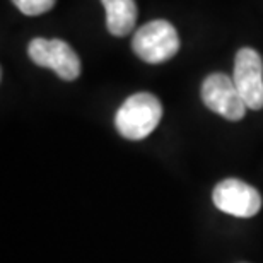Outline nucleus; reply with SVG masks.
<instances>
[{
  "label": "nucleus",
  "instance_id": "nucleus-1",
  "mask_svg": "<svg viewBox=\"0 0 263 263\" xmlns=\"http://www.w3.org/2000/svg\"><path fill=\"white\" fill-rule=\"evenodd\" d=\"M162 106L154 94L137 92L125 99L115 115V127L128 140H142L149 137L159 125Z\"/></svg>",
  "mask_w": 263,
  "mask_h": 263
},
{
  "label": "nucleus",
  "instance_id": "nucleus-2",
  "mask_svg": "<svg viewBox=\"0 0 263 263\" xmlns=\"http://www.w3.org/2000/svg\"><path fill=\"white\" fill-rule=\"evenodd\" d=\"M132 48L147 64H162L178 53L180 38L171 23L157 19L137 29Z\"/></svg>",
  "mask_w": 263,
  "mask_h": 263
},
{
  "label": "nucleus",
  "instance_id": "nucleus-3",
  "mask_svg": "<svg viewBox=\"0 0 263 263\" xmlns=\"http://www.w3.org/2000/svg\"><path fill=\"white\" fill-rule=\"evenodd\" d=\"M202 101L210 111L220 115L229 122H239L248 109L233 79L219 72L210 73L203 81Z\"/></svg>",
  "mask_w": 263,
  "mask_h": 263
},
{
  "label": "nucleus",
  "instance_id": "nucleus-4",
  "mask_svg": "<svg viewBox=\"0 0 263 263\" xmlns=\"http://www.w3.org/2000/svg\"><path fill=\"white\" fill-rule=\"evenodd\" d=\"M28 53L36 65L51 68L64 81H76L81 73V60L77 53L62 40L34 38L28 46Z\"/></svg>",
  "mask_w": 263,
  "mask_h": 263
},
{
  "label": "nucleus",
  "instance_id": "nucleus-5",
  "mask_svg": "<svg viewBox=\"0 0 263 263\" xmlns=\"http://www.w3.org/2000/svg\"><path fill=\"white\" fill-rule=\"evenodd\" d=\"M233 81L248 109L263 108V60L258 51L241 48L236 53Z\"/></svg>",
  "mask_w": 263,
  "mask_h": 263
},
{
  "label": "nucleus",
  "instance_id": "nucleus-6",
  "mask_svg": "<svg viewBox=\"0 0 263 263\" xmlns=\"http://www.w3.org/2000/svg\"><path fill=\"white\" fill-rule=\"evenodd\" d=\"M212 200L219 210L241 219L253 217L261 209V197L258 190L236 178L220 181L214 188Z\"/></svg>",
  "mask_w": 263,
  "mask_h": 263
},
{
  "label": "nucleus",
  "instance_id": "nucleus-7",
  "mask_svg": "<svg viewBox=\"0 0 263 263\" xmlns=\"http://www.w3.org/2000/svg\"><path fill=\"white\" fill-rule=\"evenodd\" d=\"M106 9V28L113 36H127L137 21L134 0H101Z\"/></svg>",
  "mask_w": 263,
  "mask_h": 263
},
{
  "label": "nucleus",
  "instance_id": "nucleus-8",
  "mask_svg": "<svg viewBox=\"0 0 263 263\" xmlns=\"http://www.w3.org/2000/svg\"><path fill=\"white\" fill-rule=\"evenodd\" d=\"M12 4L26 15H40L55 5V0H12Z\"/></svg>",
  "mask_w": 263,
  "mask_h": 263
}]
</instances>
